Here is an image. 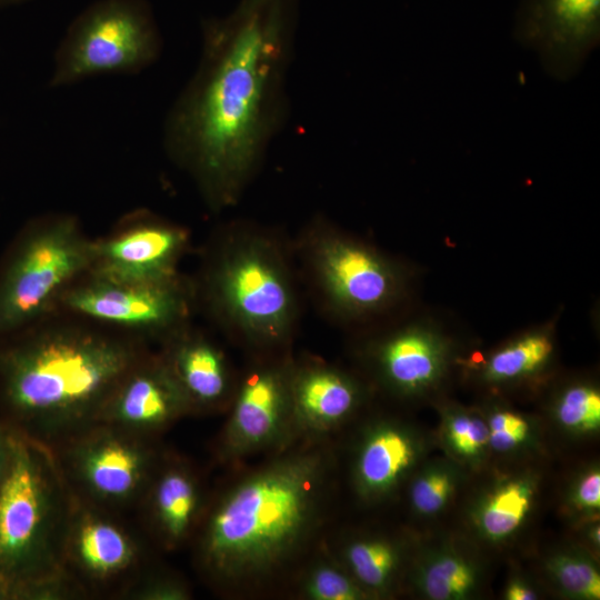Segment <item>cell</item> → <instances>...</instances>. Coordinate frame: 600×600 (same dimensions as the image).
I'll return each mask as SVG.
<instances>
[{
	"label": "cell",
	"mask_w": 600,
	"mask_h": 600,
	"mask_svg": "<svg viewBox=\"0 0 600 600\" xmlns=\"http://www.w3.org/2000/svg\"><path fill=\"white\" fill-rule=\"evenodd\" d=\"M300 0H239L202 21L199 63L163 126L168 157L207 207L238 204L289 116Z\"/></svg>",
	"instance_id": "6da1fadb"
},
{
	"label": "cell",
	"mask_w": 600,
	"mask_h": 600,
	"mask_svg": "<svg viewBox=\"0 0 600 600\" xmlns=\"http://www.w3.org/2000/svg\"><path fill=\"white\" fill-rule=\"evenodd\" d=\"M48 319L0 341V417L51 449L98 422L117 384L150 350L113 329Z\"/></svg>",
	"instance_id": "7a4b0ae2"
},
{
	"label": "cell",
	"mask_w": 600,
	"mask_h": 600,
	"mask_svg": "<svg viewBox=\"0 0 600 600\" xmlns=\"http://www.w3.org/2000/svg\"><path fill=\"white\" fill-rule=\"evenodd\" d=\"M318 452L290 454L233 486L203 512L197 561L219 586L256 580L288 559L309 532L320 498Z\"/></svg>",
	"instance_id": "3957f363"
},
{
	"label": "cell",
	"mask_w": 600,
	"mask_h": 600,
	"mask_svg": "<svg viewBox=\"0 0 600 600\" xmlns=\"http://www.w3.org/2000/svg\"><path fill=\"white\" fill-rule=\"evenodd\" d=\"M192 281L197 308L249 354L291 350L302 286L291 240L280 230L248 219L220 224Z\"/></svg>",
	"instance_id": "277c9868"
},
{
	"label": "cell",
	"mask_w": 600,
	"mask_h": 600,
	"mask_svg": "<svg viewBox=\"0 0 600 600\" xmlns=\"http://www.w3.org/2000/svg\"><path fill=\"white\" fill-rule=\"evenodd\" d=\"M290 240L302 289L333 323L361 331L407 304L412 269L326 216L310 218Z\"/></svg>",
	"instance_id": "5b68a950"
},
{
	"label": "cell",
	"mask_w": 600,
	"mask_h": 600,
	"mask_svg": "<svg viewBox=\"0 0 600 600\" xmlns=\"http://www.w3.org/2000/svg\"><path fill=\"white\" fill-rule=\"evenodd\" d=\"M70 502L51 450L16 431L0 486V586L9 600H31L41 584L69 577L61 550Z\"/></svg>",
	"instance_id": "8992f818"
},
{
	"label": "cell",
	"mask_w": 600,
	"mask_h": 600,
	"mask_svg": "<svg viewBox=\"0 0 600 600\" xmlns=\"http://www.w3.org/2000/svg\"><path fill=\"white\" fill-rule=\"evenodd\" d=\"M93 246L72 214L23 227L0 263V341L59 310L66 291L90 271Z\"/></svg>",
	"instance_id": "52a82bcc"
},
{
	"label": "cell",
	"mask_w": 600,
	"mask_h": 600,
	"mask_svg": "<svg viewBox=\"0 0 600 600\" xmlns=\"http://www.w3.org/2000/svg\"><path fill=\"white\" fill-rule=\"evenodd\" d=\"M162 39L146 0H98L69 26L54 54L50 87L103 73H137L157 61Z\"/></svg>",
	"instance_id": "ba28073f"
},
{
	"label": "cell",
	"mask_w": 600,
	"mask_h": 600,
	"mask_svg": "<svg viewBox=\"0 0 600 600\" xmlns=\"http://www.w3.org/2000/svg\"><path fill=\"white\" fill-rule=\"evenodd\" d=\"M50 450L73 496L119 513L138 508L164 453L157 438L104 422Z\"/></svg>",
	"instance_id": "9c48e42d"
},
{
	"label": "cell",
	"mask_w": 600,
	"mask_h": 600,
	"mask_svg": "<svg viewBox=\"0 0 600 600\" xmlns=\"http://www.w3.org/2000/svg\"><path fill=\"white\" fill-rule=\"evenodd\" d=\"M59 309L160 343L191 322L197 301L193 281L182 273L137 281L88 272L66 291Z\"/></svg>",
	"instance_id": "30bf717a"
},
{
	"label": "cell",
	"mask_w": 600,
	"mask_h": 600,
	"mask_svg": "<svg viewBox=\"0 0 600 600\" xmlns=\"http://www.w3.org/2000/svg\"><path fill=\"white\" fill-rule=\"evenodd\" d=\"M121 516L71 493L62 540V567L86 598L120 599L148 564L144 543Z\"/></svg>",
	"instance_id": "8fae6325"
},
{
	"label": "cell",
	"mask_w": 600,
	"mask_h": 600,
	"mask_svg": "<svg viewBox=\"0 0 600 600\" xmlns=\"http://www.w3.org/2000/svg\"><path fill=\"white\" fill-rule=\"evenodd\" d=\"M513 37L553 79L568 81L600 42V0H520Z\"/></svg>",
	"instance_id": "7c38bea8"
},
{
	"label": "cell",
	"mask_w": 600,
	"mask_h": 600,
	"mask_svg": "<svg viewBox=\"0 0 600 600\" xmlns=\"http://www.w3.org/2000/svg\"><path fill=\"white\" fill-rule=\"evenodd\" d=\"M250 357L229 406L231 412L222 437L227 454L263 448L294 421L291 350Z\"/></svg>",
	"instance_id": "4fadbf2b"
},
{
	"label": "cell",
	"mask_w": 600,
	"mask_h": 600,
	"mask_svg": "<svg viewBox=\"0 0 600 600\" xmlns=\"http://www.w3.org/2000/svg\"><path fill=\"white\" fill-rule=\"evenodd\" d=\"M361 332L368 360L379 379L396 392L417 394L442 378L452 341L436 320L400 312Z\"/></svg>",
	"instance_id": "5bb4252c"
},
{
	"label": "cell",
	"mask_w": 600,
	"mask_h": 600,
	"mask_svg": "<svg viewBox=\"0 0 600 600\" xmlns=\"http://www.w3.org/2000/svg\"><path fill=\"white\" fill-rule=\"evenodd\" d=\"M184 227L150 211L127 216L107 237L94 239L89 272L122 280H162L180 273L190 247Z\"/></svg>",
	"instance_id": "9a60e30c"
},
{
	"label": "cell",
	"mask_w": 600,
	"mask_h": 600,
	"mask_svg": "<svg viewBox=\"0 0 600 600\" xmlns=\"http://www.w3.org/2000/svg\"><path fill=\"white\" fill-rule=\"evenodd\" d=\"M189 413L187 397L158 350L149 351L123 376L98 422L157 438Z\"/></svg>",
	"instance_id": "2e32d148"
},
{
	"label": "cell",
	"mask_w": 600,
	"mask_h": 600,
	"mask_svg": "<svg viewBox=\"0 0 600 600\" xmlns=\"http://www.w3.org/2000/svg\"><path fill=\"white\" fill-rule=\"evenodd\" d=\"M168 363L192 412L229 407L238 378L222 349L191 322L160 342Z\"/></svg>",
	"instance_id": "e0dca14e"
},
{
	"label": "cell",
	"mask_w": 600,
	"mask_h": 600,
	"mask_svg": "<svg viewBox=\"0 0 600 600\" xmlns=\"http://www.w3.org/2000/svg\"><path fill=\"white\" fill-rule=\"evenodd\" d=\"M137 510L161 548L180 547L196 532L204 512L198 477L182 460L163 453Z\"/></svg>",
	"instance_id": "ac0fdd59"
},
{
	"label": "cell",
	"mask_w": 600,
	"mask_h": 600,
	"mask_svg": "<svg viewBox=\"0 0 600 600\" xmlns=\"http://www.w3.org/2000/svg\"><path fill=\"white\" fill-rule=\"evenodd\" d=\"M293 418L316 430L344 420L358 406L361 388L346 371L318 358L293 360Z\"/></svg>",
	"instance_id": "d6986e66"
},
{
	"label": "cell",
	"mask_w": 600,
	"mask_h": 600,
	"mask_svg": "<svg viewBox=\"0 0 600 600\" xmlns=\"http://www.w3.org/2000/svg\"><path fill=\"white\" fill-rule=\"evenodd\" d=\"M556 319L512 337L481 361L482 378L494 384L524 380L542 371L554 354Z\"/></svg>",
	"instance_id": "ffe728a7"
},
{
	"label": "cell",
	"mask_w": 600,
	"mask_h": 600,
	"mask_svg": "<svg viewBox=\"0 0 600 600\" xmlns=\"http://www.w3.org/2000/svg\"><path fill=\"white\" fill-rule=\"evenodd\" d=\"M413 458L410 440L402 432L384 428L364 443L358 460V477L370 491L389 488L408 468Z\"/></svg>",
	"instance_id": "44dd1931"
},
{
	"label": "cell",
	"mask_w": 600,
	"mask_h": 600,
	"mask_svg": "<svg viewBox=\"0 0 600 600\" xmlns=\"http://www.w3.org/2000/svg\"><path fill=\"white\" fill-rule=\"evenodd\" d=\"M532 497L523 481L510 482L496 491L481 512V527L491 538L510 534L523 520Z\"/></svg>",
	"instance_id": "7402d4cb"
},
{
	"label": "cell",
	"mask_w": 600,
	"mask_h": 600,
	"mask_svg": "<svg viewBox=\"0 0 600 600\" xmlns=\"http://www.w3.org/2000/svg\"><path fill=\"white\" fill-rule=\"evenodd\" d=\"M556 413L559 421L571 429L593 430L600 424V393L588 383L566 387L558 396Z\"/></svg>",
	"instance_id": "603a6c76"
},
{
	"label": "cell",
	"mask_w": 600,
	"mask_h": 600,
	"mask_svg": "<svg viewBox=\"0 0 600 600\" xmlns=\"http://www.w3.org/2000/svg\"><path fill=\"white\" fill-rule=\"evenodd\" d=\"M348 562L356 577L367 587H382L394 567V552L383 541H357L347 550Z\"/></svg>",
	"instance_id": "cb8c5ba5"
},
{
	"label": "cell",
	"mask_w": 600,
	"mask_h": 600,
	"mask_svg": "<svg viewBox=\"0 0 600 600\" xmlns=\"http://www.w3.org/2000/svg\"><path fill=\"white\" fill-rule=\"evenodd\" d=\"M473 586V573L462 560L444 557L433 562L423 576V587L437 600L464 596Z\"/></svg>",
	"instance_id": "d4e9b609"
},
{
	"label": "cell",
	"mask_w": 600,
	"mask_h": 600,
	"mask_svg": "<svg viewBox=\"0 0 600 600\" xmlns=\"http://www.w3.org/2000/svg\"><path fill=\"white\" fill-rule=\"evenodd\" d=\"M189 598V588L182 580L152 569L148 563L126 588L120 599L184 600Z\"/></svg>",
	"instance_id": "484cf974"
},
{
	"label": "cell",
	"mask_w": 600,
	"mask_h": 600,
	"mask_svg": "<svg viewBox=\"0 0 600 600\" xmlns=\"http://www.w3.org/2000/svg\"><path fill=\"white\" fill-rule=\"evenodd\" d=\"M551 570L560 584L570 593L587 599L600 598V577L587 561L559 557L551 563Z\"/></svg>",
	"instance_id": "4316f807"
},
{
	"label": "cell",
	"mask_w": 600,
	"mask_h": 600,
	"mask_svg": "<svg viewBox=\"0 0 600 600\" xmlns=\"http://www.w3.org/2000/svg\"><path fill=\"white\" fill-rule=\"evenodd\" d=\"M306 592L314 600H356L361 598V591L339 569L322 564L309 576Z\"/></svg>",
	"instance_id": "83f0119b"
},
{
	"label": "cell",
	"mask_w": 600,
	"mask_h": 600,
	"mask_svg": "<svg viewBox=\"0 0 600 600\" xmlns=\"http://www.w3.org/2000/svg\"><path fill=\"white\" fill-rule=\"evenodd\" d=\"M448 430L451 443L463 454L478 452L489 440L488 426L479 418L463 413L450 418Z\"/></svg>",
	"instance_id": "f1b7e54d"
},
{
	"label": "cell",
	"mask_w": 600,
	"mask_h": 600,
	"mask_svg": "<svg viewBox=\"0 0 600 600\" xmlns=\"http://www.w3.org/2000/svg\"><path fill=\"white\" fill-rule=\"evenodd\" d=\"M451 480L443 472H431L419 478L412 487L411 499L421 513H433L447 501Z\"/></svg>",
	"instance_id": "f546056e"
},
{
	"label": "cell",
	"mask_w": 600,
	"mask_h": 600,
	"mask_svg": "<svg viewBox=\"0 0 600 600\" xmlns=\"http://www.w3.org/2000/svg\"><path fill=\"white\" fill-rule=\"evenodd\" d=\"M489 442L499 451L509 450L524 440L528 433L527 421L507 410L496 411L489 421Z\"/></svg>",
	"instance_id": "4dcf8cb0"
},
{
	"label": "cell",
	"mask_w": 600,
	"mask_h": 600,
	"mask_svg": "<svg viewBox=\"0 0 600 600\" xmlns=\"http://www.w3.org/2000/svg\"><path fill=\"white\" fill-rule=\"evenodd\" d=\"M578 504L584 508H599L600 506V473L592 471L579 483L577 496Z\"/></svg>",
	"instance_id": "1f68e13d"
},
{
	"label": "cell",
	"mask_w": 600,
	"mask_h": 600,
	"mask_svg": "<svg viewBox=\"0 0 600 600\" xmlns=\"http://www.w3.org/2000/svg\"><path fill=\"white\" fill-rule=\"evenodd\" d=\"M14 438L16 431L0 417V486L11 464Z\"/></svg>",
	"instance_id": "d6a6232c"
},
{
	"label": "cell",
	"mask_w": 600,
	"mask_h": 600,
	"mask_svg": "<svg viewBox=\"0 0 600 600\" xmlns=\"http://www.w3.org/2000/svg\"><path fill=\"white\" fill-rule=\"evenodd\" d=\"M534 598L536 594L519 582L511 583L507 590V599L509 600H531Z\"/></svg>",
	"instance_id": "836d02e7"
},
{
	"label": "cell",
	"mask_w": 600,
	"mask_h": 600,
	"mask_svg": "<svg viewBox=\"0 0 600 600\" xmlns=\"http://www.w3.org/2000/svg\"><path fill=\"white\" fill-rule=\"evenodd\" d=\"M23 1L26 0H0V7L12 6V4L23 2Z\"/></svg>",
	"instance_id": "e575fe53"
},
{
	"label": "cell",
	"mask_w": 600,
	"mask_h": 600,
	"mask_svg": "<svg viewBox=\"0 0 600 600\" xmlns=\"http://www.w3.org/2000/svg\"><path fill=\"white\" fill-rule=\"evenodd\" d=\"M0 600H9L7 591L0 586Z\"/></svg>",
	"instance_id": "d590c367"
}]
</instances>
